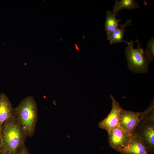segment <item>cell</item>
Returning <instances> with one entry per match:
<instances>
[{
    "label": "cell",
    "mask_w": 154,
    "mask_h": 154,
    "mask_svg": "<svg viewBox=\"0 0 154 154\" xmlns=\"http://www.w3.org/2000/svg\"><path fill=\"white\" fill-rule=\"evenodd\" d=\"M139 132H135L141 137L149 151L153 152L154 148V110L150 109L143 118Z\"/></svg>",
    "instance_id": "4"
},
{
    "label": "cell",
    "mask_w": 154,
    "mask_h": 154,
    "mask_svg": "<svg viewBox=\"0 0 154 154\" xmlns=\"http://www.w3.org/2000/svg\"><path fill=\"white\" fill-rule=\"evenodd\" d=\"M110 98L112 102L111 110L107 117L98 124L100 128L106 130L108 133L113 128L119 126V113L121 108L112 95L110 96Z\"/></svg>",
    "instance_id": "7"
},
{
    "label": "cell",
    "mask_w": 154,
    "mask_h": 154,
    "mask_svg": "<svg viewBox=\"0 0 154 154\" xmlns=\"http://www.w3.org/2000/svg\"><path fill=\"white\" fill-rule=\"evenodd\" d=\"M112 11V13L117 15L118 12L124 9L133 10L140 7L138 3L134 0H116Z\"/></svg>",
    "instance_id": "12"
},
{
    "label": "cell",
    "mask_w": 154,
    "mask_h": 154,
    "mask_svg": "<svg viewBox=\"0 0 154 154\" xmlns=\"http://www.w3.org/2000/svg\"><path fill=\"white\" fill-rule=\"evenodd\" d=\"M145 115L144 112L140 113L121 108L119 113V126L123 130L133 133Z\"/></svg>",
    "instance_id": "6"
},
{
    "label": "cell",
    "mask_w": 154,
    "mask_h": 154,
    "mask_svg": "<svg viewBox=\"0 0 154 154\" xmlns=\"http://www.w3.org/2000/svg\"><path fill=\"white\" fill-rule=\"evenodd\" d=\"M17 117L15 108H13L7 95L4 93L0 94V129L7 120Z\"/></svg>",
    "instance_id": "9"
},
{
    "label": "cell",
    "mask_w": 154,
    "mask_h": 154,
    "mask_svg": "<svg viewBox=\"0 0 154 154\" xmlns=\"http://www.w3.org/2000/svg\"><path fill=\"white\" fill-rule=\"evenodd\" d=\"M15 154H29L25 144L23 145L17 151Z\"/></svg>",
    "instance_id": "14"
},
{
    "label": "cell",
    "mask_w": 154,
    "mask_h": 154,
    "mask_svg": "<svg viewBox=\"0 0 154 154\" xmlns=\"http://www.w3.org/2000/svg\"><path fill=\"white\" fill-rule=\"evenodd\" d=\"M26 133L17 117L5 121L0 129V146L2 150L15 154L25 144Z\"/></svg>",
    "instance_id": "1"
},
{
    "label": "cell",
    "mask_w": 154,
    "mask_h": 154,
    "mask_svg": "<svg viewBox=\"0 0 154 154\" xmlns=\"http://www.w3.org/2000/svg\"><path fill=\"white\" fill-rule=\"evenodd\" d=\"M138 43L137 47L134 48L133 42L131 41L126 47L125 53L129 68L132 72L136 73H145L147 72L150 61L145 50L142 48L138 39L136 41Z\"/></svg>",
    "instance_id": "3"
},
{
    "label": "cell",
    "mask_w": 154,
    "mask_h": 154,
    "mask_svg": "<svg viewBox=\"0 0 154 154\" xmlns=\"http://www.w3.org/2000/svg\"><path fill=\"white\" fill-rule=\"evenodd\" d=\"M149 152L142 139L134 132L128 145L120 153L122 154H148Z\"/></svg>",
    "instance_id": "8"
},
{
    "label": "cell",
    "mask_w": 154,
    "mask_h": 154,
    "mask_svg": "<svg viewBox=\"0 0 154 154\" xmlns=\"http://www.w3.org/2000/svg\"><path fill=\"white\" fill-rule=\"evenodd\" d=\"M116 16L110 11L106 12L104 27L108 40L112 34L118 28L119 22L121 20V19H117Z\"/></svg>",
    "instance_id": "10"
},
{
    "label": "cell",
    "mask_w": 154,
    "mask_h": 154,
    "mask_svg": "<svg viewBox=\"0 0 154 154\" xmlns=\"http://www.w3.org/2000/svg\"><path fill=\"white\" fill-rule=\"evenodd\" d=\"M108 133L110 146L119 152L128 145L133 133L119 126L113 128Z\"/></svg>",
    "instance_id": "5"
},
{
    "label": "cell",
    "mask_w": 154,
    "mask_h": 154,
    "mask_svg": "<svg viewBox=\"0 0 154 154\" xmlns=\"http://www.w3.org/2000/svg\"><path fill=\"white\" fill-rule=\"evenodd\" d=\"M0 154H12L8 151L5 150H2L1 149V151Z\"/></svg>",
    "instance_id": "15"
},
{
    "label": "cell",
    "mask_w": 154,
    "mask_h": 154,
    "mask_svg": "<svg viewBox=\"0 0 154 154\" xmlns=\"http://www.w3.org/2000/svg\"><path fill=\"white\" fill-rule=\"evenodd\" d=\"M131 25V20L129 19H127L124 23L119 25V26L120 28H117L111 36L109 40L110 44L124 42L128 44L129 42L123 39V36L125 32L126 31L125 29L127 26Z\"/></svg>",
    "instance_id": "11"
},
{
    "label": "cell",
    "mask_w": 154,
    "mask_h": 154,
    "mask_svg": "<svg viewBox=\"0 0 154 154\" xmlns=\"http://www.w3.org/2000/svg\"><path fill=\"white\" fill-rule=\"evenodd\" d=\"M1 147L0 146V153H1Z\"/></svg>",
    "instance_id": "16"
},
{
    "label": "cell",
    "mask_w": 154,
    "mask_h": 154,
    "mask_svg": "<svg viewBox=\"0 0 154 154\" xmlns=\"http://www.w3.org/2000/svg\"><path fill=\"white\" fill-rule=\"evenodd\" d=\"M145 52L150 62L153 61L154 59V38L153 37L147 42Z\"/></svg>",
    "instance_id": "13"
},
{
    "label": "cell",
    "mask_w": 154,
    "mask_h": 154,
    "mask_svg": "<svg viewBox=\"0 0 154 154\" xmlns=\"http://www.w3.org/2000/svg\"><path fill=\"white\" fill-rule=\"evenodd\" d=\"M18 118L27 136L33 135L38 119V108L36 102L31 96L22 100L15 108Z\"/></svg>",
    "instance_id": "2"
}]
</instances>
